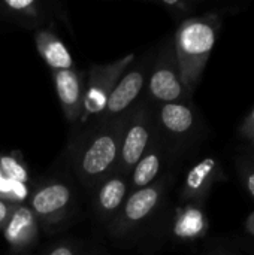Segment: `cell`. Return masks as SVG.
<instances>
[{
	"label": "cell",
	"instance_id": "obj_1",
	"mask_svg": "<svg viewBox=\"0 0 254 255\" xmlns=\"http://www.w3.org/2000/svg\"><path fill=\"white\" fill-rule=\"evenodd\" d=\"M124 118L118 121H97L78 140L72 164L78 179L88 188H96L102 181L117 173L121 131Z\"/></svg>",
	"mask_w": 254,
	"mask_h": 255
},
{
	"label": "cell",
	"instance_id": "obj_2",
	"mask_svg": "<svg viewBox=\"0 0 254 255\" xmlns=\"http://www.w3.org/2000/svg\"><path fill=\"white\" fill-rule=\"evenodd\" d=\"M222 19L217 13H207L184 19L174 34L172 40L181 81L190 96L202 79Z\"/></svg>",
	"mask_w": 254,
	"mask_h": 255
},
{
	"label": "cell",
	"instance_id": "obj_3",
	"mask_svg": "<svg viewBox=\"0 0 254 255\" xmlns=\"http://www.w3.org/2000/svg\"><path fill=\"white\" fill-rule=\"evenodd\" d=\"M159 137L154 106H151L148 100H141L124 118L117 173L129 179L136 163Z\"/></svg>",
	"mask_w": 254,
	"mask_h": 255
},
{
	"label": "cell",
	"instance_id": "obj_4",
	"mask_svg": "<svg viewBox=\"0 0 254 255\" xmlns=\"http://www.w3.org/2000/svg\"><path fill=\"white\" fill-rule=\"evenodd\" d=\"M147 93L156 103H180L190 102V94L187 93L175 55L174 40H168L159 51L157 57L151 63Z\"/></svg>",
	"mask_w": 254,
	"mask_h": 255
},
{
	"label": "cell",
	"instance_id": "obj_5",
	"mask_svg": "<svg viewBox=\"0 0 254 255\" xmlns=\"http://www.w3.org/2000/svg\"><path fill=\"white\" fill-rule=\"evenodd\" d=\"M136 55L127 54L112 63L108 64H93L88 69L85 93H84V105L81 123H87L91 118H99L106 106V102L120 81V78L126 73V70L135 63Z\"/></svg>",
	"mask_w": 254,
	"mask_h": 255
},
{
	"label": "cell",
	"instance_id": "obj_6",
	"mask_svg": "<svg viewBox=\"0 0 254 255\" xmlns=\"http://www.w3.org/2000/svg\"><path fill=\"white\" fill-rule=\"evenodd\" d=\"M151 63L153 60L148 55L142 60H135V63L126 70V73L114 87L106 102L105 111L97 121H118L126 118L133 111L147 90Z\"/></svg>",
	"mask_w": 254,
	"mask_h": 255
},
{
	"label": "cell",
	"instance_id": "obj_7",
	"mask_svg": "<svg viewBox=\"0 0 254 255\" xmlns=\"http://www.w3.org/2000/svg\"><path fill=\"white\" fill-rule=\"evenodd\" d=\"M166 190V181L157 179L154 184L129 193L117 217L109 223V232L115 238H124L139 229L160 206Z\"/></svg>",
	"mask_w": 254,
	"mask_h": 255
},
{
	"label": "cell",
	"instance_id": "obj_8",
	"mask_svg": "<svg viewBox=\"0 0 254 255\" xmlns=\"http://www.w3.org/2000/svg\"><path fill=\"white\" fill-rule=\"evenodd\" d=\"M72 188L61 182L52 181L39 187L28 200V208L36 220L43 226H52L63 221L72 208Z\"/></svg>",
	"mask_w": 254,
	"mask_h": 255
},
{
	"label": "cell",
	"instance_id": "obj_9",
	"mask_svg": "<svg viewBox=\"0 0 254 255\" xmlns=\"http://www.w3.org/2000/svg\"><path fill=\"white\" fill-rule=\"evenodd\" d=\"M154 118L159 136L171 140H181L190 136L198 124L195 108L190 102L156 103Z\"/></svg>",
	"mask_w": 254,
	"mask_h": 255
},
{
	"label": "cell",
	"instance_id": "obj_10",
	"mask_svg": "<svg viewBox=\"0 0 254 255\" xmlns=\"http://www.w3.org/2000/svg\"><path fill=\"white\" fill-rule=\"evenodd\" d=\"M223 170L214 157H205L187 172L181 199L187 203H202L211 193L216 182L223 181Z\"/></svg>",
	"mask_w": 254,
	"mask_h": 255
},
{
	"label": "cell",
	"instance_id": "obj_11",
	"mask_svg": "<svg viewBox=\"0 0 254 255\" xmlns=\"http://www.w3.org/2000/svg\"><path fill=\"white\" fill-rule=\"evenodd\" d=\"M54 85L61 111L69 123H78L82 115L85 84L81 75L75 70H55L52 72Z\"/></svg>",
	"mask_w": 254,
	"mask_h": 255
},
{
	"label": "cell",
	"instance_id": "obj_12",
	"mask_svg": "<svg viewBox=\"0 0 254 255\" xmlns=\"http://www.w3.org/2000/svg\"><path fill=\"white\" fill-rule=\"evenodd\" d=\"M129 179L114 173L96 187L94 209L102 221L111 223L129 196Z\"/></svg>",
	"mask_w": 254,
	"mask_h": 255
},
{
	"label": "cell",
	"instance_id": "obj_13",
	"mask_svg": "<svg viewBox=\"0 0 254 255\" xmlns=\"http://www.w3.org/2000/svg\"><path fill=\"white\" fill-rule=\"evenodd\" d=\"M1 232L12 251L21 253L36 242L39 236V221L28 205H18Z\"/></svg>",
	"mask_w": 254,
	"mask_h": 255
},
{
	"label": "cell",
	"instance_id": "obj_14",
	"mask_svg": "<svg viewBox=\"0 0 254 255\" xmlns=\"http://www.w3.org/2000/svg\"><path fill=\"white\" fill-rule=\"evenodd\" d=\"M208 229L210 221L202 203H187L177 209L172 232L178 241L192 242L202 239L208 233Z\"/></svg>",
	"mask_w": 254,
	"mask_h": 255
},
{
	"label": "cell",
	"instance_id": "obj_15",
	"mask_svg": "<svg viewBox=\"0 0 254 255\" xmlns=\"http://www.w3.org/2000/svg\"><path fill=\"white\" fill-rule=\"evenodd\" d=\"M165 158V143L163 139L159 137L153 146L141 157V160L133 167L129 175V191H138L154 184L162 172Z\"/></svg>",
	"mask_w": 254,
	"mask_h": 255
},
{
	"label": "cell",
	"instance_id": "obj_16",
	"mask_svg": "<svg viewBox=\"0 0 254 255\" xmlns=\"http://www.w3.org/2000/svg\"><path fill=\"white\" fill-rule=\"evenodd\" d=\"M34 43L37 52L48 64V67L52 69V72L75 69L73 57L54 31L48 28H39L34 33Z\"/></svg>",
	"mask_w": 254,
	"mask_h": 255
},
{
	"label": "cell",
	"instance_id": "obj_17",
	"mask_svg": "<svg viewBox=\"0 0 254 255\" xmlns=\"http://www.w3.org/2000/svg\"><path fill=\"white\" fill-rule=\"evenodd\" d=\"M0 15L28 28L39 27L45 19L42 3L34 0H0Z\"/></svg>",
	"mask_w": 254,
	"mask_h": 255
},
{
	"label": "cell",
	"instance_id": "obj_18",
	"mask_svg": "<svg viewBox=\"0 0 254 255\" xmlns=\"http://www.w3.org/2000/svg\"><path fill=\"white\" fill-rule=\"evenodd\" d=\"M0 173L3 178L12 182L24 184L28 181V173L25 166L13 155H0Z\"/></svg>",
	"mask_w": 254,
	"mask_h": 255
},
{
	"label": "cell",
	"instance_id": "obj_19",
	"mask_svg": "<svg viewBox=\"0 0 254 255\" xmlns=\"http://www.w3.org/2000/svg\"><path fill=\"white\" fill-rule=\"evenodd\" d=\"M45 255H82L78 245L72 241H64L57 245H54L51 250L46 251Z\"/></svg>",
	"mask_w": 254,
	"mask_h": 255
},
{
	"label": "cell",
	"instance_id": "obj_20",
	"mask_svg": "<svg viewBox=\"0 0 254 255\" xmlns=\"http://www.w3.org/2000/svg\"><path fill=\"white\" fill-rule=\"evenodd\" d=\"M238 133L243 139H246L247 142H250L254 146V108L253 111L244 118V121L241 123Z\"/></svg>",
	"mask_w": 254,
	"mask_h": 255
},
{
	"label": "cell",
	"instance_id": "obj_21",
	"mask_svg": "<svg viewBox=\"0 0 254 255\" xmlns=\"http://www.w3.org/2000/svg\"><path fill=\"white\" fill-rule=\"evenodd\" d=\"M163 7H166L169 12H174V13H180V15H184V13H189L193 7L192 3L189 1H183V0H162L159 1Z\"/></svg>",
	"mask_w": 254,
	"mask_h": 255
},
{
	"label": "cell",
	"instance_id": "obj_22",
	"mask_svg": "<svg viewBox=\"0 0 254 255\" xmlns=\"http://www.w3.org/2000/svg\"><path fill=\"white\" fill-rule=\"evenodd\" d=\"M16 206H18L16 203L0 197V230L4 229L6 223L9 221V218H10V215H12V212L15 211Z\"/></svg>",
	"mask_w": 254,
	"mask_h": 255
},
{
	"label": "cell",
	"instance_id": "obj_23",
	"mask_svg": "<svg viewBox=\"0 0 254 255\" xmlns=\"http://www.w3.org/2000/svg\"><path fill=\"white\" fill-rule=\"evenodd\" d=\"M241 179L247 193L254 199V166L244 164L241 167Z\"/></svg>",
	"mask_w": 254,
	"mask_h": 255
},
{
	"label": "cell",
	"instance_id": "obj_24",
	"mask_svg": "<svg viewBox=\"0 0 254 255\" xmlns=\"http://www.w3.org/2000/svg\"><path fill=\"white\" fill-rule=\"evenodd\" d=\"M246 230L254 236V212H252L249 217H247V220H246Z\"/></svg>",
	"mask_w": 254,
	"mask_h": 255
}]
</instances>
